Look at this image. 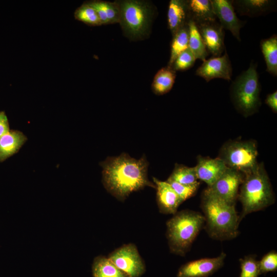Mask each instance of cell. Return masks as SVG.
<instances>
[{"label":"cell","mask_w":277,"mask_h":277,"mask_svg":"<svg viewBox=\"0 0 277 277\" xmlns=\"http://www.w3.org/2000/svg\"><path fill=\"white\" fill-rule=\"evenodd\" d=\"M196 58L189 48L182 52L174 61L171 68L175 71H184L192 67Z\"/></svg>","instance_id":"f546056e"},{"label":"cell","mask_w":277,"mask_h":277,"mask_svg":"<svg viewBox=\"0 0 277 277\" xmlns=\"http://www.w3.org/2000/svg\"><path fill=\"white\" fill-rule=\"evenodd\" d=\"M86 3L95 10L101 25L119 23L120 10L117 2L92 1Z\"/></svg>","instance_id":"ffe728a7"},{"label":"cell","mask_w":277,"mask_h":277,"mask_svg":"<svg viewBox=\"0 0 277 277\" xmlns=\"http://www.w3.org/2000/svg\"><path fill=\"white\" fill-rule=\"evenodd\" d=\"M156 190V202L160 213L174 214L182 203L178 195L166 181L153 177Z\"/></svg>","instance_id":"9a60e30c"},{"label":"cell","mask_w":277,"mask_h":277,"mask_svg":"<svg viewBox=\"0 0 277 277\" xmlns=\"http://www.w3.org/2000/svg\"><path fill=\"white\" fill-rule=\"evenodd\" d=\"M172 36L170 56L167 66L170 68L178 55L188 48L189 29L188 25L179 30Z\"/></svg>","instance_id":"d4e9b609"},{"label":"cell","mask_w":277,"mask_h":277,"mask_svg":"<svg viewBox=\"0 0 277 277\" xmlns=\"http://www.w3.org/2000/svg\"><path fill=\"white\" fill-rule=\"evenodd\" d=\"M176 77L175 71L171 68H162L154 76L152 90L157 95H163L168 93L172 88Z\"/></svg>","instance_id":"603a6c76"},{"label":"cell","mask_w":277,"mask_h":277,"mask_svg":"<svg viewBox=\"0 0 277 277\" xmlns=\"http://www.w3.org/2000/svg\"><path fill=\"white\" fill-rule=\"evenodd\" d=\"M244 176L242 173L228 167L224 173L207 188L225 202L235 205Z\"/></svg>","instance_id":"9c48e42d"},{"label":"cell","mask_w":277,"mask_h":277,"mask_svg":"<svg viewBox=\"0 0 277 277\" xmlns=\"http://www.w3.org/2000/svg\"><path fill=\"white\" fill-rule=\"evenodd\" d=\"M211 2L213 12L222 27L230 31L240 42V29L244 26L245 22L237 17L232 0H211Z\"/></svg>","instance_id":"7c38bea8"},{"label":"cell","mask_w":277,"mask_h":277,"mask_svg":"<svg viewBox=\"0 0 277 277\" xmlns=\"http://www.w3.org/2000/svg\"><path fill=\"white\" fill-rule=\"evenodd\" d=\"M226 256V254L222 252L217 257L189 262L180 267L177 277H208L223 265Z\"/></svg>","instance_id":"8fae6325"},{"label":"cell","mask_w":277,"mask_h":277,"mask_svg":"<svg viewBox=\"0 0 277 277\" xmlns=\"http://www.w3.org/2000/svg\"><path fill=\"white\" fill-rule=\"evenodd\" d=\"M167 182L178 195L182 203L193 196L200 186V182L193 185H183L167 180Z\"/></svg>","instance_id":"f1b7e54d"},{"label":"cell","mask_w":277,"mask_h":277,"mask_svg":"<svg viewBox=\"0 0 277 277\" xmlns=\"http://www.w3.org/2000/svg\"><path fill=\"white\" fill-rule=\"evenodd\" d=\"M100 165L105 189L118 201L124 202L131 193L145 187L155 189L148 177L149 163L145 155L137 160L123 153L108 157Z\"/></svg>","instance_id":"6da1fadb"},{"label":"cell","mask_w":277,"mask_h":277,"mask_svg":"<svg viewBox=\"0 0 277 277\" xmlns=\"http://www.w3.org/2000/svg\"><path fill=\"white\" fill-rule=\"evenodd\" d=\"M167 19L172 35L187 25L189 17L187 0H171L168 6Z\"/></svg>","instance_id":"e0dca14e"},{"label":"cell","mask_w":277,"mask_h":277,"mask_svg":"<svg viewBox=\"0 0 277 277\" xmlns=\"http://www.w3.org/2000/svg\"><path fill=\"white\" fill-rule=\"evenodd\" d=\"M10 130L9 124L6 113L0 111V137Z\"/></svg>","instance_id":"d6a6232c"},{"label":"cell","mask_w":277,"mask_h":277,"mask_svg":"<svg viewBox=\"0 0 277 277\" xmlns=\"http://www.w3.org/2000/svg\"><path fill=\"white\" fill-rule=\"evenodd\" d=\"M74 16L76 19L88 25L92 26L101 25L96 11L86 2L75 10Z\"/></svg>","instance_id":"4316f807"},{"label":"cell","mask_w":277,"mask_h":277,"mask_svg":"<svg viewBox=\"0 0 277 277\" xmlns=\"http://www.w3.org/2000/svg\"><path fill=\"white\" fill-rule=\"evenodd\" d=\"M27 140L21 131L10 130L0 137V162L17 153Z\"/></svg>","instance_id":"ac0fdd59"},{"label":"cell","mask_w":277,"mask_h":277,"mask_svg":"<svg viewBox=\"0 0 277 277\" xmlns=\"http://www.w3.org/2000/svg\"><path fill=\"white\" fill-rule=\"evenodd\" d=\"M265 104L275 113L277 112V91L268 94L265 100Z\"/></svg>","instance_id":"1f68e13d"},{"label":"cell","mask_w":277,"mask_h":277,"mask_svg":"<svg viewBox=\"0 0 277 277\" xmlns=\"http://www.w3.org/2000/svg\"><path fill=\"white\" fill-rule=\"evenodd\" d=\"M260 274L275 271L277 269V253L272 250L266 253L258 261Z\"/></svg>","instance_id":"4dcf8cb0"},{"label":"cell","mask_w":277,"mask_h":277,"mask_svg":"<svg viewBox=\"0 0 277 277\" xmlns=\"http://www.w3.org/2000/svg\"><path fill=\"white\" fill-rule=\"evenodd\" d=\"M258 145L254 140H229L221 147L217 157L226 166L244 175L258 167Z\"/></svg>","instance_id":"8992f818"},{"label":"cell","mask_w":277,"mask_h":277,"mask_svg":"<svg viewBox=\"0 0 277 277\" xmlns=\"http://www.w3.org/2000/svg\"><path fill=\"white\" fill-rule=\"evenodd\" d=\"M256 63L251 62L232 82L230 97L237 111L245 117L257 112L261 105V86Z\"/></svg>","instance_id":"5b68a950"},{"label":"cell","mask_w":277,"mask_h":277,"mask_svg":"<svg viewBox=\"0 0 277 277\" xmlns=\"http://www.w3.org/2000/svg\"><path fill=\"white\" fill-rule=\"evenodd\" d=\"M201 206L205 228L211 238L223 241L236 237L240 221L235 205L225 202L207 188L202 192Z\"/></svg>","instance_id":"7a4b0ae2"},{"label":"cell","mask_w":277,"mask_h":277,"mask_svg":"<svg viewBox=\"0 0 277 277\" xmlns=\"http://www.w3.org/2000/svg\"><path fill=\"white\" fill-rule=\"evenodd\" d=\"M262 52L266 65V71L274 76H277V36L262 39L260 42Z\"/></svg>","instance_id":"44dd1931"},{"label":"cell","mask_w":277,"mask_h":277,"mask_svg":"<svg viewBox=\"0 0 277 277\" xmlns=\"http://www.w3.org/2000/svg\"><path fill=\"white\" fill-rule=\"evenodd\" d=\"M194 167L198 180L212 185L226 170L228 167L219 158H211L198 155Z\"/></svg>","instance_id":"5bb4252c"},{"label":"cell","mask_w":277,"mask_h":277,"mask_svg":"<svg viewBox=\"0 0 277 277\" xmlns=\"http://www.w3.org/2000/svg\"><path fill=\"white\" fill-rule=\"evenodd\" d=\"M234 9L241 15L256 17L276 10V1L273 0H232Z\"/></svg>","instance_id":"2e32d148"},{"label":"cell","mask_w":277,"mask_h":277,"mask_svg":"<svg viewBox=\"0 0 277 277\" xmlns=\"http://www.w3.org/2000/svg\"><path fill=\"white\" fill-rule=\"evenodd\" d=\"M208 52L213 56H219L225 50L224 31L216 20L196 25Z\"/></svg>","instance_id":"4fadbf2b"},{"label":"cell","mask_w":277,"mask_h":277,"mask_svg":"<svg viewBox=\"0 0 277 277\" xmlns=\"http://www.w3.org/2000/svg\"><path fill=\"white\" fill-rule=\"evenodd\" d=\"M189 21L196 25L216 20L211 0H187Z\"/></svg>","instance_id":"d6986e66"},{"label":"cell","mask_w":277,"mask_h":277,"mask_svg":"<svg viewBox=\"0 0 277 277\" xmlns=\"http://www.w3.org/2000/svg\"><path fill=\"white\" fill-rule=\"evenodd\" d=\"M93 277H129L107 258L103 255L95 257L92 265Z\"/></svg>","instance_id":"7402d4cb"},{"label":"cell","mask_w":277,"mask_h":277,"mask_svg":"<svg viewBox=\"0 0 277 277\" xmlns=\"http://www.w3.org/2000/svg\"><path fill=\"white\" fill-rule=\"evenodd\" d=\"M167 180L183 185H193L199 182L194 167L176 163Z\"/></svg>","instance_id":"484cf974"},{"label":"cell","mask_w":277,"mask_h":277,"mask_svg":"<svg viewBox=\"0 0 277 277\" xmlns=\"http://www.w3.org/2000/svg\"><path fill=\"white\" fill-rule=\"evenodd\" d=\"M121 27L130 38L138 39L149 30L153 10L145 2L126 0L117 2Z\"/></svg>","instance_id":"52a82bcc"},{"label":"cell","mask_w":277,"mask_h":277,"mask_svg":"<svg viewBox=\"0 0 277 277\" xmlns=\"http://www.w3.org/2000/svg\"><path fill=\"white\" fill-rule=\"evenodd\" d=\"M232 69L231 63L225 49L223 55L212 56L203 61L196 69L195 74L203 78L207 82L214 78L231 80Z\"/></svg>","instance_id":"30bf717a"},{"label":"cell","mask_w":277,"mask_h":277,"mask_svg":"<svg viewBox=\"0 0 277 277\" xmlns=\"http://www.w3.org/2000/svg\"><path fill=\"white\" fill-rule=\"evenodd\" d=\"M241 273L240 277H258L260 274L258 261L254 255H249L240 260Z\"/></svg>","instance_id":"83f0119b"},{"label":"cell","mask_w":277,"mask_h":277,"mask_svg":"<svg viewBox=\"0 0 277 277\" xmlns=\"http://www.w3.org/2000/svg\"><path fill=\"white\" fill-rule=\"evenodd\" d=\"M238 199L242 206L240 222L247 215L264 209L273 204L275 196L264 164L259 163L252 172L245 175Z\"/></svg>","instance_id":"3957f363"},{"label":"cell","mask_w":277,"mask_h":277,"mask_svg":"<svg viewBox=\"0 0 277 277\" xmlns=\"http://www.w3.org/2000/svg\"><path fill=\"white\" fill-rule=\"evenodd\" d=\"M205 224L199 212L183 210L176 212L166 222V236L172 253L185 256Z\"/></svg>","instance_id":"277c9868"},{"label":"cell","mask_w":277,"mask_h":277,"mask_svg":"<svg viewBox=\"0 0 277 277\" xmlns=\"http://www.w3.org/2000/svg\"><path fill=\"white\" fill-rule=\"evenodd\" d=\"M107 258L129 277H140L146 271L144 261L133 243L121 246L111 252Z\"/></svg>","instance_id":"ba28073f"},{"label":"cell","mask_w":277,"mask_h":277,"mask_svg":"<svg viewBox=\"0 0 277 277\" xmlns=\"http://www.w3.org/2000/svg\"><path fill=\"white\" fill-rule=\"evenodd\" d=\"M188 48L194 55L196 60L204 61L208 55V52L203 42L195 23L189 21Z\"/></svg>","instance_id":"cb8c5ba5"}]
</instances>
